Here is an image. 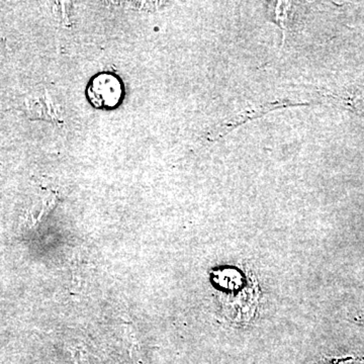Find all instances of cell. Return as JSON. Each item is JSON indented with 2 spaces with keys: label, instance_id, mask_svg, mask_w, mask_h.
<instances>
[{
  "label": "cell",
  "instance_id": "cell-1",
  "mask_svg": "<svg viewBox=\"0 0 364 364\" xmlns=\"http://www.w3.org/2000/svg\"><path fill=\"white\" fill-rule=\"evenodd\" d=\"M124 88L121 80L109 73L98 74L91 81L87 90L91 104L97 107H117L123 98Z\"/></svg>",
  "mask_w": 364,
  "mask_h": 364
},
{
  "label": "cell",
  "instance_id": "cell-2",
  "mask_svg": "<svg viewBox=\"0 0 364 364\" xmlns=\"http://www.w3.org/2000/svg\"><path fill=\"white\" fill-rule=\"evenodd\" d=\"M289 105H294L291 102H270V104L260 105V107H255V109H249V111H244L240 114H237L236 117L228 119L222 126L220 127L219 130L215 132V139L220 138L223 135H227L228 132L233 130L236 127L250 121L254 117L262 116L267 114V112L272 111L274 109H279L282 107H289Z\"/></svg>",
  "mask_w": 364,
  "mask_h": 364
},
{
  "label": "cell",
  "instance_id": "cell-3",
  "mask_svg": "<svg viewBox=\"0 0 364 364\" xmlns=\"http://www.w3.org/2000/svg\"><path fill=\"white\" fill-rule=\"evenodd\" d=\"M344 100L345 104L347 105V107H350L351 111L364 116V85L349 90Z\"/></svg>",
  "mask_w": 364,
  "mask_h": 364
},
{
  "label": "cell",
  "instance_id": "cell-4",
  "mask_svg": "<svg viewBox=\"0 0 364 364\" xmlns=\"http://www.w3.org/2000/svg\"><path fill=\"white\" fill-rule=\"evenodd\" d=\"M326 364H364L363 358H332L328 360Z\"/></svg>",
  "mask_w": 364,
  "mask_h": 364
},
{
  "label": "cell",
  "instance_id": "cell-5",
  "mask_svg": "<svg viewBox=\"0 0 364 364\" xmlns=\"http://www.w3.org/2000/svg\"><path fill=\"white\" fill-rule=\"evenodd\" d=\"M359 321H360V322H363V324H364V317H363V318H360V320H359Z\"/></svg>",
  "mask_w": 364,
  "mask_h": 364
}]
</instances>
